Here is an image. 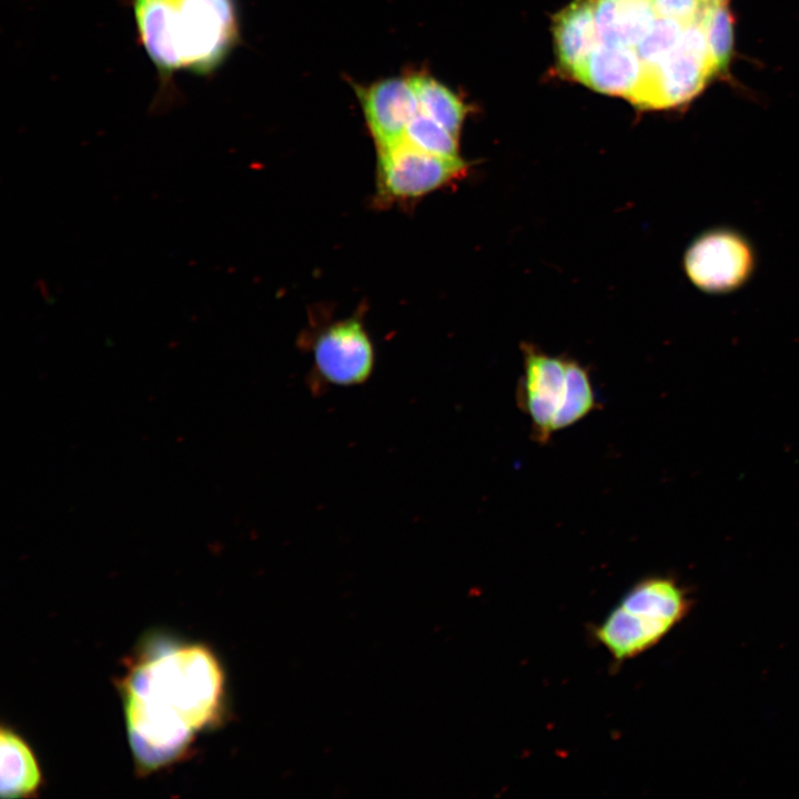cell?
<instances>
[{
	"mask_svg": "<svg viewBox=\"0 0 799 799\" xmlns=\"http://www.w3.org/2000/svg\"><path fill=\"white\" fill-rule=\"evenodd\" d=\"M130 746L143 772L184 755L195 734L220 718L224 676L199 644L148 645L121 684Z\"/></svg>",
	"mask_w": 799,
	"mask_h": 799,
	"instance_id": "cell-1",
	"label": "cell"
},
{
	"mask_svg": "<svg viewBox=\"0 0 799 799\" xmlns=\"http://www.w3.org/2000/svg\"><path fill=\"white\" fill-rule=\"evenodd\" d=\"M141 42L162 72L206 73L237 41L233 0H134Z\"/></svg>",
	"mask_w": 799,
	"mask_h": 799,
	"instance_id": "cell-2",
	"label": "cell"
},
{
	"mask_svg": "<svg viewBox=\"0 0 799 799\" xmlns=\"http://www.w3.org/2000/svg\"><path fill=\"white\" fill-rule=\"evenodd\" d=\"M686 606L674 579L644 578L594 628V638L616 663H624L655 646L682 618Z\"/></svg>",
	"mask_w": 799,
	"mask_h": 799,
	"instance_id": "cell-3",
	"label": "cell"
},
{
	"mask_svg": "<svg viewBox=\"0 0 799 799\" xmlns=\"http://www.w3.org/2000/svg\"><path fill=\"white\" fill-rule=\"evenodd\" d=\"M715 74L699 19L685 24L675 48L660 61L645 67L628 99L643 109L678 107L696 97Z\"/></svg>",
	"mask_w": 799,
	"mask_h": 799,
	"instance_id": "cell-4",
	"label": "cell"
},
{
	"mask_svg": "<svg viewBox=\"0 0 799 799\" xmlns=\"http://www.w3.org/2000/svg\"><path fill=\"white\" fill-rule=\"evenodd\" d=\"M466 170L461 156L434 155L402 141L378 150V196L387 202L417 199L461 178Z\"/></svg>",
	"mask_w": 799,
	"mask_h": 799,
	"instance_id": "cell-5",
	"label": "cell"
},
{
	"mask_svg": "<svg viewBox=\"0 0 799 799\" xmlns=\"http://www.w3.org/2000/svg\"><path fill=\"white\" fill-rule=\"evenodd\" d=\"M754 269L749 244L730 231H711L700 235L685 254V270L699 289L727 292L744 284Z\"/></svg>",
	"mask_w": 799,
	"mask_h": 799,
	"instance_id": "cell-6",
	"label": "cell"
},
{
	"mask_svg": "<svg viewBox=\"0 0 799 799\" xmlns=\"http://www.w3.org/2000/svg\"><path fill=\"white\" fill-rule=\"evenodd\" d=\"M312 352L317 376L328 384H362L374 368L373 343L357 318L343 320L321 331Z\"/></svg>",
	"mask_w": 799,
	"mask_h": 799,
	"instance_id": "cell-7",
	"label": "cell"
},
{
	"mask_svg": "<svg viewBox=\"0 0 799 799\" xmlns=\"http://www.w3.org/2000/svg\"><path fill=\"white\" fill-rule=\"evenodd\" d=\"M524 374L517 388V403L530 419L533 437L545 443L567 392V358L553 356L533 345H523Z\"/></svg>",
	"mask_w": 799,
	"mask_h": 799,
	"instance_id": "cell-8",
	"label": "cell"
},
{
	"mask_svg": "<svg viewBox=\"0 0 799 799\" xmlns=\"http://www.w3.org/2000/svg\"><path fill=\"white\" fill-rule=\"evenodd\" d=\"M355 91L377 150L401 143L409 121L418 112L407 77L355 85Z\"/></svg>",
	"mask_w": 799,
	"mask_h": 799,
	"instance_id": "cell-9",
	"label": "cell"
},
{
	"mask_svg": "<svg viewBox=\"0 0 799 799\" xmlns=\"http://www.w3.org/2000/svg\"><path fill=\"white\" fill-rule=\"evenodd\" d=\"M644 70L634 47L599 42L573 75L596 91L629 99Z\"/></svg>",
	"mask_w": 799,
	"mask_h": 799,
	"instance_id": "cell-10",
	"label": "cell"
},
{
	"mask_svg": "<svg viewBox=\"0 0 799 799\" xmlns=\"http://www.w3.org/2000/svg\"><path fill=\"white\" fill-rule=\"evenodd\" d=\"M596 0H574L554 20L553 31L560 67L570 74L600 42L595 23Z\"/></svg>",
	"mask_w": 799,
	"mask_h": 799,
	"instance_id": "cell-11",
	"label": "cell"
},
{
	"mask_svg": "<svg viewBox=\"0 0 799 799\" xmlns=\"http://www.w3.org/2000/svg\"><path fill=\"white\" fill-rule=\"evenodd\" d=\"M656 19L651 0L595 1V23L600 42L636 48Z\"/></svg>",
	"mask_w": 799,
	"mask_h": 799,
	"instance_id": "cell-12",
	"label": "cell"
},
{
	"mask_svg": "<svg viewBox=\"0 0 799 799\" xmlns=\"http://www.w3.org/2000/svg\"><path fill=\"white\" fill-rule=\"evenodd\" d=\"M2 798H26L36 795L42 778L36 756L13 730L2 727L0 734Z\"/></svg>",
	"mask_w": 799,
	"mask_h": 799,
	"instance_id": "cell-13",
	"label": "cell"
},
{
	"mask_svg": "<svg viewBox=\"0 0 799 799\" xmlns=\"http://www.w3.org/2000/svg\"><path fill=\"white\" fill-rule=\"evenodd\" d=\"M407 79L414 90L418 112L432 118L456 138L466 115V107L448 88L424 72Z\"/></svg>",
	"mask_w": 799,
	"mask_h": 799,
	"instance_id": "cell-14",
	"label": "cell"
},
{
	"mask_svg": "<svg viewBox=\"0 0 799 799\" xmlns=\"http://www.w3.org/2000/svg\"><path fill=\"white\" fill-rule=\"evenodd\" d=\"M567 392L553 422V433L574 425L597 406L595 390L586 368L576 361L566 362Z\"/></svg>",
	"mask_w": 799,
	"mask_h": 799,
	"instance_id": "cell-15",
	"label": "cell"
},
{
	"mask_svg": "<svg viewBox=\"0 0 799 799\" xmlns=\"http://www.w3.org/2000/svg\"><path fill=\"white\" fill-rule=\"evenodd\" d=\"M699 22L715 74L726 72L734 50V19L727 4L706 3Z\"/></svg>",
	"mask_w": 799,
	"mask_h": 799,
	"instance_id": "cell-16",
	"label": "cell"
},
{
	"mask_svg": "<svg viewBox=\"0 0 799 799\" xmlns=\"http://www.w3.org/2000/svg\"><path fill=\"white\" fill-rule=\"evenodd\" d=\"M403 141L426 153L444 158H459L458 138L421 112H417L409 121Z\"/></svg>",
	"mask_w": 799,
	"mask_h": 799,
	"instance_id": "cell-17",
	"label": "cell"
},
{
	"mask_svg": "<svg viewBox=\"0 0 799 799\" xmlns=\"http://www.w3.org/2000/svg\"><path fill=\"white\" fill-rule=\"evenodd\" d=\"M684 27L679 21L657 17L649 32L635 48L645 67L656 64L675 48Z\"/></svg>",
	"mask_w": 799,
	"mask_h": 799,
	"instance_id": "cell-18",
	"label": "cell"
},
{
	"mask_svg": "<svg viewBox=\"0 0 799 799\" xmlns=\"http://www.w3.org/2000/svg\"><path fill=\"white\" fill-rule=\"evenodd\" d=\"M658 18H667L688 24L699 19L706 4L704 0H651Z\"/></svg>",
	"mask_w": 799,
	"mask_h": 799,
	"instance_id": "cell-19",
	"label": "cell"
},
{
	"mask_svg": "<svg viewBox=\"0 0 799 799\" xmlns=\"http://www.w3.org/2000/svg\"><path fill=\"white\" fill-rule=\"evenodd\" d=\"M706 3H725L727 4L729 0H704Z\"/></svg>",
	"mask_w": 799,
	"mask_h": 799,
	"instance_id": "cell-20",
	"label": "cell"
}]
</instances>
